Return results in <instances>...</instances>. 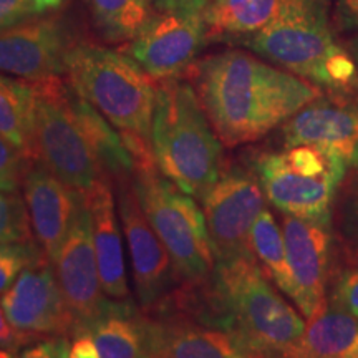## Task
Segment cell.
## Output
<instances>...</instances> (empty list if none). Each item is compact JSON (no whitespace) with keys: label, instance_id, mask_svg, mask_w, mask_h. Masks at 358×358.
Here are the masks:
<instances>
[{"label":"cell","instance_id":"1","mask_svg":"<svg viewBox=\"0 0 358 358\" xmlns=\"http://www.w3.org/2000/svg\"><path fill=\"white\" fill-rule=\"evenodd\" d=\"M146 312L176 313L224 330L250 358L289 353L307 327L254 256L216 262L208 280L181 284Z\"/></svg>","mask_w":358,"mask_h":358},{"label":"cell","instance_id":"2","mask_svg":"<svg viewBox=\"0 0 358 358\" xmlns=\"http://www.w3.org/2000/svg\"><path fill=\"white\" fill-rule=\"evenodd\" d=\"M185 78L227 148L261 140L324 95L307 80L241 50L196 60Z\"/></svg>","mask_w":358,"mask_h":358},{"label":"cell","instance_id":"3","mask_svg":"<svg viewBox=\"0 0 358 358\" xmlns=\"http://www.w3.org/2000/svg\"><path fill=\"white\" fill-rule=\"evenodd\" d=\"M332 0H279L257 32L236 40L264 60L335 96H358V70L335 38Z\"/></svg>","mask_w":358,"mask_h":358},{"label":"cell","instance_id":"4","mask_svg":"<svg viewBox=\"0 0 358 358\" xmlns=\"http://www.w3.org/2000/svg\"><path fill=\"white\" fill-rule=\"evenodd\" d=\"M151 146L159 171L198 201L224 171L222 141L185 77L156 82Z\"/></svg>","mask_w":358,"mask_h":358},{"label":"cell","instance_id":"5","mask_svg":"<svg viewBox=\"0 0 358 358\" xmlns=\"http://www.w3.org/2000/svg\"><path fill=\"white\" fill-rule=\"evenodd\" d=\"M65 80L118 129L124 141L151 145L156 82L131 57L80 42L66 60Z\"/></svg>","mask_w":358,"mask_h":358},{"label":"cell","instance_id":"6","mask_svg":"<svg viewBox=\"0 0 358 358\" xmlns=\"http://www.w3.org/2000/svg\"><path fill=\"white\" fill-rule=\"evenodd\" d=\"M136 198L171 257L181 284H201L211 277L214 259L203 208L159 171L156 163L134 166Z\"/></svg>","mask_w":358,"mask_h":358},{"label":"cell","instance_id":"7","mask_svg":"<svg viewBox=\"0 0 358 358\" xmlns=\"http://www.w3.org/2000/svg\"><path fill=\"white\" fill-rule=\"evenodd\" d=\"M252 173L266 199L282 214L329 219L350 169L343 161L315 148L292 146L259 155Z\"/></svg>","mask_w":358,"mask_h":358},{"label":"cell","instance_id":"8","mask_svg":"<svg viewBox=\"0 0 358 358\" xmlns=\"http://www.w3.org/2000/svg\"><path fill=\"white\" fill-rule=\"evenodd\" d=\"M34 85L37 92L35 161L66 186L88 194L106 176L71 110L69 83L52 78Z\"/></svg>","mask_w":358,"mask_h":358},{"label":"cell","instance_id":"9","mask_svg":"<svg viewBox=\"0 0 358 358\" xmlns=\"http://www.w3.org/2000/svg\"><path fill=\"white\" fill-rule=\"evenodd\" d=\"M53 266L66 303L77 320L78 335L90 334L101 319L131 302L113 301L106 297L103 290L93 243L92 213L87 194L83 192L80 196L69 236Z\"/></svg>","mask_w":358,"mask_h":358},{"label":"cell","instance_id":"10","mask_svg":"<svg viewBox=\"0 0 358 358\" xmlns=\"http://www.w3.org/2000/svg\"><path fill=\"white\" fill-rule=\"evenodd\" d=\"M199 203L216 262L252 257L250 231L266 208V196L256 174L241 168L224 169Z\"/></svg>","mask_w":358,"mask_h":358},{"label":"cell","instance_id":"11","mask_svg":"<svg viewBox=\"0 0 358 358\" xmlns=\"http://www.w3.org/2000/svg\"><path fill=\"white\" fill-rule=\"evenodd\" d=\"M82 42L62 13H45L0 30V73L25 82L65 77L70 52Z\"/></svg>","mask_w":358,"mask_h":358},{"label":"cell","instance_id":"12","mask_svg":"<svg viewBox=\"0 0 358 358\" xmlns=\"http://www.w3.org/2000/svg\"><path fill=\"white\" fill-rule=\"evenodd\" d=\"M2 307L13 329L30 340L78 337L57 271L48 257L32 264L2 295Z\"/></svg>","mask_w":358,"mask_h":358},{"label":"cell","instance_id":"13","mask_svg":"<svg viewBox=\"0 0 358 358\" xmlns=\"http://www.w3.org/2000/svg\"><path fill=\"white\" fill-rule=\"evenodd\" d=\"M113 186L120 222L128 244L134 290L140 308L148 310L178 289L181 280L166 248L143 213L133 187V178L116 181Z\"/></svg>","mask_w":358,"mask_h":358},{"label":"cell","instance_id":"14","mask_svg":"<svg viewBox=\"0 0 358 358\" xmlns=\"http://www.w3.org/2000/svg\"><path fill=\"white\" fill-rule=\"evenodd\" d=\"M208 42L204 13H153L133 40L120 48L155 82L185 77Z\"/></svg>","mask_w":358,"mask_h":358},{"label":"cell","instance_id":"15","mask_svg":"<svg viewBox=\"0 0 358 358\" xmlns=\"http://www.w3.org/2000/svg\"><path fill=\"white\" fill-rule=\"evenodd\" d=\"M330 229L332 217L302 219L284 214V232L287 262L292 275L290 299L306 320H312L329 303L327 277H329Z\"/></svg>","mask_w":358,"mask_h":358},{"label":"cell","instance_id":"16","mask_svg":"<svg viewBox=\"0 0 358 358\" xmlns=\"http://www.w3.org/2000/svg\"><path fill=\"white\" fill-rule=\"evenodd\" d=\"M284 148L310 146L358 166V100L319 96L280 127Z\"/></svg>","mask_w":358,"mask_h":358},{"label":"cell","instance_id":"17","mask_svg":"<svg viewBox=\"0 0 358 358\" xmlns=\"http://www.w3.org/2000/svg\"><path fill=\"white\" fill-rule=\"evenodd\" d=\"M22 192L35 241L45 256L55 262L69 236L82 192L66 186L38 161L27 169Z\"/></svg>","mask_w":358,"mask_h":358},{"label":"cell","instance_id":"18","mask_svg":"<svg viewBox=\"0 0 358 358\" xmlns=\"http://www.w3.org/2000/svg\"><path fill=\"white\" fill-rule=\"evenodd\" d=\"M150 358H250L224 330L176 313L140 308Z\"/></svg>","mask_w":358,"mask_h":358},{"label":"cell","instance_id":"19","mask_svg":"<svg viewBox=\"0 0 358 358\" xmlns=\"http://www.w3.org/2000/svg\"><path fill=\"white\" fill-rule=\"evenodd\" d=\"M93 221V243L98 271L106 297L113 301H131L124 262L123 236L118 208L115 203L113 181L105 178L95 189L87 194Z\"/></svg>","mask_w":358,"mask_h":358},{"label":"cell","instance_id":"20","mask_svg":"<svg viewBox=\"0 0 358 358\" xmlns=\"http://www.w3.org/2000/svg\"><path fill=\"white\" fill-rule=\"evenodd\" d=\"M66 82V80H65ZM69 100L82 133L87 138L93 155L106 178L113 181L129 179L134 174V158L123 136L113 124L92 106L87 100L77 95L69 85Z\"/></svg>","mask_w":358,"mask_h":358},{"label":"cell","instance_id":"21","mask_svg":"<svg viewBox=\"0 0 358 358\" xmlns=\"http://www.w3.org/2000/svg\"><path fill=\"white\" fill-rule=\"evenodd\" d=\"M299 358H358V319L332 303L307 320L306 332L294 350Z\"/></svg>","mask_w":358,"mask_h":358},{"label":"cell","instance_id":"22","mask_svg":"<svg viewBox=\"0 0 358 358\" xmlns=\"http://www.w3.org/2000/svg\"><path fill=\"white\" fill-rule=\"evenodd\" d=\"M35 105L32 82L0 73V134L35 163Z\"/></svg>","mask_w":358,"mask_h":358},{"label":"cell","instance_id":"23","mask_svg":"<svg viewBox=\"0 0 358 358\" xmlns=\"http://www.w3.org/2000/svg\"><path fill=\"white\" fill-rule=\"evenodd\" d=\"M279 0H209L204 10L208 40L236 42L257 32L274 15Z\"/></svg>","mask_w":358,"mask_h":358},{"label":"cell","instance_id":"24","mask_svg":"<svg viewBox=\"0 0 358 358\" xmlns=\"http://www.w3.org/2000/svg\"><path fill=\"white\" fill-rule=\"evenodd\" d=\"M100 358H150L140 307L133 301L93 327L92 332Z\"/></svg>","mask_w":358,"mask_h":358},{"label":"cell","instance_id":"25","mask_svg":"<svg viewBox=\"0 0 358 358\" xmlns=\"http://www.w3.org/2000/svg\"><path fill=\"white\" fill-rule=\"evenodd\" d=\"M250 248L277 289L290 297L292 294V275L287 262V250L282 227L267 208L262 209L250 231Z\"/></svg>","mask_w":358,"mask_h":358},{"label":"cell","instance_id":"26","mask_svg":"<svg viewBox=\"0 0 358 358\" xmlns=\"http://www.w3.org/2000/svg\"><path fill=\"white\" fill-rule=\"evenodd\" d=\"M93 20L106 42L127 43L151 19L150 0H90Z\"/></svg>","mask_w":358,"mask_h":358},{"label":"cell","instance_id":"27","mask_svg":"<svg viewBox=\"0 0 358 358\" xmlns=\"http://www.w3.org/2000/svg\"><path fill=\"white\" fill-rule=\"evenodd\" d=\"M43 257L47 256L37 241H0V294L7 292L27 267Z\"/></svg>","mask_w":358,"mask_h":358},{"label":"cell","instance_id":"28","mask_svg":"<svg viewBox=\"0 0 358 358\" xmlns=\"http://www.w3.org/2000/svg\"><path fill=\"white\" fill-rule=\"evenodd\" d=\"M0 241L29 243L35 241L29 211L19 192H0Z\"/></svg>","mask_w":358,"mask_h":358},{"label":"cell","instance_id":"29","mask_svg":"<svg viewBox=\"0 0 358 358\" xmlns=\"http://www.w3.org/2000/svg\"><path fill=\"white\" fill-rule=\"evenodd\" d=\"M350 173L340 196L337 227L348 252L358 261V166L350 169Z\"/></svg>","mask_w":358,"mask_h":358},{"label":"cell","instance_id":"30","mask_svg":"<svg viewBox=\"0 0 358 358\" xmlns=\"http://www.w3.org/2000/svg\"><path fill=\"white\" fill-rule=\"evenodd\" d=\"M30 164L32 161L27 159L19 148L0 134V192L17 194Z\"/></svg>","mask_w":358,"mask_h":358},{"label":"cell","instance_id":"31","mask_svg":"<svg viewBox=\"0 0 358 358\" xmlns=\"http://www.w3.org/2000/svg\"><path fill=\"white\" fill-rule=\"evenodd\" d=\"M66 0H0V30L55 12Z\"/></svg>","mask_w":358,"mask_h":358},{"label":"cell","instance_id":"32","mask_svg":"<svg viewBox=\"0 0 358 358\" xmlns=\"http://www.w3.org/2000/svg\"><path fill=\"white\" fill-rule=\"evenodd\" d=\"M329 303L358 319V268L340 275Z\"/></svg>","mask_w":358,"mask_h":358},{"label":"cell","instance_id":"33","mask_svg":"<svg viewBox=\"0 0 358 358\" xmlns=\"http://www.w3.org/2000/svg\"><path fill=\"white\" fill-rule=\"evenodd\" d=\"M70 347L69 337H47L24 348L13 358H69Z\"/></svg>","mask_w":358,"mask_h":358},{"label":"cell","instance_id":"34","mask_svg":"<svg viewBox=\"0 0 358 358\" xmlns=\"http://www.w3.org/2000/svg\"><path fill=\"white\" fill-rule=\"evenodd\" d=\"M151 7L168 13H204L209 0H150Z\"/></svg>","mask_w":358,"mask_h":358},{"label":"cell","instance_id":"35","mask_svg":"<svg viewBox=\"0 0 358 358\" xmlns=\"http://www.w3.org/2000/svg\"><path fill=\"white\" fill-rule=\"evenodd\" d=\"M34 342L25 335L17 332L13 327L8 324L6 312L2 307V299H0V348H7V350L15 352L19 347H24L27 343Z\"/></svg>","mask_w":358,"mask_h":358},{"label":"cell","instance_id":"36","mask_svg":"<svg viewBox=\"0 0 358 358\" xmlns=\"http://www.w3.org/2000/svg\"><path fill=\"white\" fill-rule=\"evenodd\" d=\"M335 22L340 30L358 29V0H335Z\"/></svg>","mask_w":358,"mask_h":358},{"label":"cell","instance_id":"37","mask_svg":"<svg viewBox=\"0 0 358 358\" xmlns=\"http://www.w3.org/2000/svg\"><path fill=\"white\" fill-rule=\"evenodd\" d=\"M70 358H100L92 335H78L70 347Z\"/></svg>","mask_w":358,"mask_h":358},{"label":"cell","instance_id":"38","mask_svg":"<svg viewBox=\"0 0 358 358\" xmlns=\"http://www.w3.org/2000/svg\"><path fill=\"white\" fill-rule=\"evenodd\" d=\"M350 55H352V58H353V62H355V65H357V70H358V37H355L350 42Z\"/></svg>","mask_w":358,"mask_h":358},{"label":"cell","instance_id":"39","mask_svg":"<svg viewBox=\"0 0 358 358\" xmlns=\"http://www.w3.org/2000/svg\"><path fill=\"white\" fill-rule=\"evenodd\" d=\"M264 358H299L294 355H274V357H264Z\"/></svg>","mask_w":358,"mask_h":358},{"label":"cell","instance_id":"40","mask_svg":"<svg viewBox=\"0 0 358 358\" xmlns=\"http://www.w3.org/2000/svg\"><path fill=\"white\" fill-rule=\"evenodd\" d=\"M69 358H70V357H69Z\"/></svg>","mask_w":358,"mask_h":358}]
</instances>
